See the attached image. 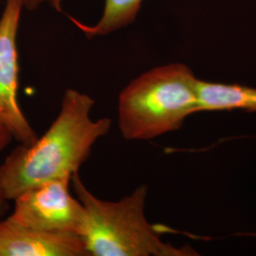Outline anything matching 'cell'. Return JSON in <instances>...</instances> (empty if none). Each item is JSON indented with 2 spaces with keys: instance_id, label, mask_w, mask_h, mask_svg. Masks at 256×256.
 Segmentation results:
<instances>
[{
  "instance_id": "cell-7",
  "label": "cell",
  "mask_w": 256,
  "mask_h": 256,
  "mask_svg": "<svg viewBox=\"0 0 256 256\" xmlns=\"http://www.w3.org/2000/svg\"><path fill=\"white\" fill-rule=\"evenodd\" d=\"M245 110L256 112V88L238 84L198 81V112Z\"/></svg>"
},
{
  "instance_id": "cell-4",
  "label": "cell",
  "mask_w": 256,
  "mask_h": 256,
  "mask_svg": "<svg viewBox=\"0 0 256 256\" xmlns=\"http://www.w3.org/2000/svg\"><path fill=\"white\" fill-rule=\"evenodd\" d=\"M72 178L42 183L20 194L14 200L10 220L28 228L50 232L70 234L82 238L86 210L70 192Z\"/></svg>"
},
{
  "instance_id": "cell-6",
  "label": "cell",
  "mask_w": 256,
  "mask_h": 256,
  "mask_svg": "<svg viewBox=\"0 0 256 256\" xmlns=\"http://www.w3.org/2000/svg\"><path fill=\"white\" fill-rule=\"evenodd\" d=\"M0 256H90L76 234L28 228L9 218L0 220Z\"/></svg>"
},
{
  "instance_id": "cell-3",
  "label": "cell",
  "mask_w": 256,
  "mask_h": 256,
  "mask_svg": "<svg viewBox=\"0 0 256 256\" xmlns=\"http://www.w3.org/2000/svg\"><path fill=\"white\" fill-rule=\"evenodd\" d=\"M72 188L86 210L82 238L90 256H198L190 246L165 243L160 230L146 218V185H140L118 202L104 200L84 184L79 172L72 176Z\"/></svg>"
},
{
  "instance_id": "cell-9",
  "label": "cell",
  "mask_w": 256,
  "mask_h": 256,
  "mask_svg": "<svg viewBox=\"0 0 256 256\" xmlns=\"http://www.w3.org/2000/svg\"><path fill=\"white\" fill-rule=\"evenodd\" d=\"M23 8L28 10H36L42 6H50L57 12H61L64 0H20Z\"/></svg>"
},
{
  "instance_id": "cell-10",
  "label": "cell",
  "mask_w": 256,
  "mask_h": 256,
  "mask_svg": "<svg viewBox=\"0 0 256 256\" xmlns=\"http://www.w3.org/2000/svg\"><path fill=\"white\" fill-rule=\"evenodd\" d=\"M14 136L10 131L9 128L6 126L4 120L0 117V153L6 149L10 144L12 142Z\"/></svg>"
},
{
  "instance_id": "cell-11",
  "label": "cell",
  "mask_w": 256,
  "mask_h": 256,
  "mask_svg": "<svg viewBox=\"0 0 256 256\" xmlns=\"http://www.w3.org/2000/svg\"><path fill=\"white\" fill-rule=\"evenodd\" d=\"M7 202L8 200L5 198L4 194H3V191H2V188L0 186V214L6 208V202Z\"/></svg>"
},
{
  "instance_id": "cell-5",
  "label": "cell",
  "mask_w": 256,
  "mask_h": 256,
  "mask_svg": "<svg viewBox=\"0 0 256 256\" xmlns=\"http://www.w3.org/2000/svg\"><path fill=\"white\" fill-rule=\"evenodd\" d=\"M20 0H6L0 18V117L19 144H30L38 136L19 106L18 52L16 39L21 14Z\"/></svg>"
},
{
  "instance_id": "cell-8",
  "label": "cell",
  "mask_w": 256,
  "mask_h": 256,
  "mask_svg": "<svg viewBox=\"0 0 256 256\" xmlns=\"http://www.w3.org/2000/svg\"><path fill=\"white\" fill-rule=\"evenodd\" d=\"M144 0H104V7L100 19L92 25L84 24L70 18L74 25L86 36H106L135 21Z\"/></svg>"
},
{
  "instance_id": "cell-1",
  "label": "cell",
  "mask_w": 256,
  "mask_h": 256,
  "mask_svg": "<svg viewBox=\"0 0 256 256\" xmlns=\"http://www.w3.org/2000/svg\"><path fill=\"white\" fill-rule=\"evenodd\" d=\"M95 104L90 95L76 90L64 92L56 119L41 138L20 144L0 165V186L7 200L42 183L79 172L93 146L112 126L110 118L92 120Z\"/></svg>"
},
{
  "instance_id": "cell-2",
  "label": "cell",
  "mask_w": 256,
  "mask_h": 256,
  "mask_svg": "<svg viewBox=\"0 0 256 256\" xmlns=\"http://www.w3.org/2000/svg\"><path fill=\"white\" fill-rule=\"evenodd\" d=\"M198 81L182 63L156 66L132 80L118 99L122 138L149 140L178 130L198 113Z\"/></svg>"
}]
</instances>
